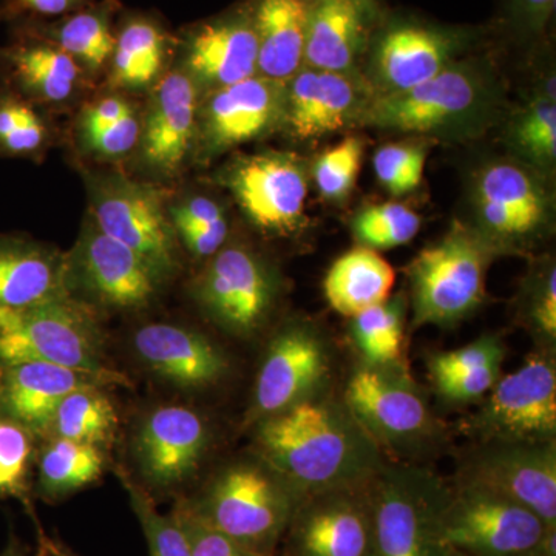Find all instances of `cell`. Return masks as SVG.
I'll use <instances>...</instances> for the list:
<instances>
[{"label": "cell", "mask_w": 556, "mask_h": 556, "mask_svg": "<svg viewBox=\"0 0 556 556\" xmlns=\"http://www.w3.org/2000/svg\"><path fill=\"white\" fill-rule=\"evenodd\" d=\"M181 70L208 93L258 75L254 22L229 17L201 25L186 39Z\"/></svg>", "instance_id": "484cf974"}, {"label": "cell", "mask_w": 556, "mask_h": 556, "mask_svg": "<svg viewBox=\"0 0 556 556\" xmlns=\"http://www.w3.org/2000/svg\"><path fill=\"white\" fill-rule=\"evenodd\" d=\"M49 141V126L36 105L0 83V156L38 159Z\"/></svg>", "instance_id": "8d00e7d4"}, {"label": "cell", "mask_w": 556, "mask_h": 556, "mask_svg": "<svg viewBox=\"0 0 556 556\" xmlns=\"http://www.w3.org/2000/svg\"><path fill=\"white\" fill-rule=\"evenodd\" d=\"M503 361L486 362L481 367L470 369L464 375L455 376L434 383L439 393L452 402H470L489 393L500 379Z\"/></svg>", "instance_id": "c3c4849f"}, {"label": "cell", "mask_w": 556, "mask_h": 556, "mask_svg": "<svg viewBox=\"0 0 556 556\" xmlns=\"http://www.w3.org/2000/svg\"><path fill=\"white\" fill-rule=\"evenodd\" d=\"M104 467L98 445L51 438L39 459V493L47 500L72 495L98 481Z\"/></svg>", "instance_id": "d6a6232c"}, {"label": "cell", "mask_w": 556, "mask_h": 556, "mask_svg": "<svg viewBox=\"0 0 556 556\" xmlns=\"http://www.w3.org/2000/svg\"><path fill=\"white\" fill-rule=\"evenodd\" d=\"M471 203L478 230L497 248L535 239L551 223V192L533 167L492 161L477 172Z\"/></svg>", "instance_id": "8fae6325"}, {"label": "cell", "mask_w": 556, "mask_h": 556, "mask_svg": "<svg viewBox=\"0 0 556 556\" xmlns=\"http://www.w3.org/2000/svg\"><path fill=\"white\" fill-rule=\"evenodd\" d=\"M208 447L206 420L186 405H163L146 415L135 434L141 477L156 490H174L195 473Z\"/></svg>", "instance_id": "ffe728a7"}, {"label": "cell", "mask_w": 556, "mask_h": 556, "mask_svg": "<svg viewBox=\"0 0 556 556\" xmlns=\"http://www.w3.org/2000/svg\"><path fill=\"white\" fill-rule=\"evenodd\" d=\"M67 255L27 237L0 233V309L70 298Z\"/></svg>", "instance_id": "4316f807"}, {"label": "cell", "mask_w": 556, "mask_h": 556, "mask_svg": "<svg viewBox=\"0 0 556 556\" xmlns=\"http://www.w3.org/2000/svg\"><path fill=\"white\" fill-rule=\"evenodd\" d=\"M300 503L302 496L266 463L230 466L200 500L189 501L208 526L257 556H274Z\"/></svg>", "instance_id": "3957f363"}, {"label": "cell", "mask_w": 556, "mask_h": 556, "mask_svg": "<svg viewBox=\"0 0 556 556\" xmlns=\"http://www.w3.org/2000/svg\"><path fill=\"white\" fill-rule=\"evenodd\" d=\"M420 225L422 219L412 207L387 201L362 208L353 219V233L358 247L379 252L409 243Z\"/></svg>", "instance_id": "74e56055"}, {"label": "cell", "mask_w": 556, "mask_h": 556, "mask_svg": "<svg viewBox=\"0 0 556 556\" xmlns=\"http://www.w3.org/2000/svg\"><path fill=\"white\" fill-rule=\"evenodd\" d=\"M90 0H7L0 9L5 14L31 13L38 16H67L89 3Z\"/></svg>", "instance_id": "681fc988"}, {"label": "cell", "mask_w": 556, "mask_h": 556, "mask_svg": "<svg viewBox=\"0 0 556 556\" xmlns=\"http://www.w3.org/2000/svg\"><path fill=\"white\" fill-rule=\"evenodd\" d=\"M139 135H141V115L134 105L108 129L79 139L78 146L91 159L118 161L137 152Z\"/></svg>", "instance_id": "7bdbcfd3"}, {"label": "cell", "mask_w": 556, "mask_h": 556, "mask_svg": "<svg viewBox=\"0 0 556 556\" xmlns=\"http://www.w3.org/2000/svg\"><path fill=\"white\" fill-rule=\"evenodd\" d=\"M399 367L365 365L351 376L346 408L369 438L399 455L426 450L439 437L427 402Z\"/></svg>", "instance_id": "9c48e42d"}, {"label": "cell", "mask_w": 556, "mask_h": 556, "mask_svg": "<svg viewBox=\"0 0 556 556\" xmlns=\"http://www.w3.org/2000/svg\"><path fill=\"white\" fill-rule=\"evenodd\" d=\"M444 556H467L460 554V552L452 551V548H445Z\"/></svg>", "instance_id": "f5cc1de1"}, {"label": "cell", "mask_w": 556, "mask_h": 556, "mask_svg": "<svg viewBox=\"0 0 556 556\" xmlns=\"http://www.w3.org/2000/svg\"><path fill=\"white\" fill-rule=\"evenodd\" d=\"M489 401L471 420L484 441H555L556 369L535 354L517 371L497 379Z\"/></svg>", "instance_id": "9a60e30c"}, {"label": "cell", "mask_w": 556, "mask_h": 556, "mask_svg": "<svg viewBox=\"0 0 556 556\" xmlns=\"http://www.w3.org/2000/svg\"><path fill=\"white\" fill-rule=\"evenodd\" d=\"M427 144L420 141L390 142L375 153L372 167L380 186L394 197L419 188L427 163Z\"/></svg>", "instance_id": "ab89813d"}, {"label": "cell", "mask_w": 556, "mask_h": 556, "mask_svg": "<svg viewBox=\"0 0 556 556\" xmlns=\"http://www.w3.org/2000/svg\"><path fill=\"white\" fill-rule=\"evenodd\" d=\"M408 299L399 292L380 305L357 314L351 334L362 356L371 367H399L404 348Z\"/></svg>", "instance_id": "e575fe53"}, {"label": "cell", "mask_w": 556, "mask_h": 556, "mask_svg": "<svg viewBox=\"0 0 556 556\" xmlns=\"http://www.w3.org/2000/svg\"><path fill=\"white\" fill-rule=\"evenodd\" d=\"M369 97L353 73L303 67L285 83L283 124L300 139L321 138L354 123Z\"/></svg>", "instance_id": "603a6c76"}, {"label": "cell", "mask_w": 556, "mask_h": 556, "mask_svg": "<svg viewBox=\"0 0 556 556\" xmlns=\"http://www.w3.org/2000/svg\"><path fill=\"white\" fill-rule=\"evenodd\" d=\"M118 475L129 495L131 510L144 532L150 556H192L188 535L177 517L172 511L169 515L160 514L144 485L138 484L126 471Z\"/></svg>", "instance_id": "f35d334b"}, {"label": "cell", "mask_w": 556, "mask_h": 556, "mask_svg": "<svg viewBox=\"0 0 556 556\" xmlns=\"http://www.w3.org/2000/svg\"><path fill=\"white\" fill-rule=\"evenodd\" d=\"M20 362L119 375L105 365L97 311L72 295L31 308L0 309V365Z\"/></svg>", "instance_id": "5b68a950"}, {"label": "cell", "mask_w": 556, "mask_h": 556, "mask_svg": "<svg viewBox=\"0 0 556 556\" xmlns=\"http://www.w3.org/2000/svg\"><path fill=\"white\" fill-rule=\"evenodd\" d=\"M497 247L477 228L455 223L408 266L413 327H450L475 313L485 298V278Z\"/></svg>", "instance_id": "277c9868"}, {"label": "cell", "mask_w": 556, "mask_h": 556, "mask_svg": "<svg viewBox=\"0 0 556 556\" xmlns=\"http://www.w3.org/2000/svg\"><path fill=\"white\" fill-rule=\"evenodd\" d=\"M511 149L533 169H551L556 159L554 84L533 98L508 127Z\"/></svg>", "instance_id": "d590c367"}, {"label": "cell", "mask_w": 556, "mask_h": 556, "mask_svg": "<svg viewBox=\"0 0 556 556\" xmlns=\"http://www.w3.org/2000/svg\"><path fill=\"white\" fill-rule=\"evenodd\" d=\"M225 185L249 218L269 233H289L302 225L308 199V167L288 152L241 156L225 172Z\"/></svg>", "instance_id": "5bb4252c"}, {"label": "cell", "mask_w": 556, "mask_h": 556, "mask_svg": "<svg viewBox=\"0 0 556 556\" xmlns=\"http://www.w3.org/2000/svg\"><path fill=\"white\" fill-rule=\"evenodd\" d=\"M394 281L393 266L378 251L357 247L332 263L324 281L325 298L336 313L351 318L390 299Z\"/></svg>", "instance_id": "f546056e"}, {"label": "cell", "mask_w": 556, "mask_h": 556, "mask_svg": "<svg viewBox=\"0 0 556 556\" xmlns=\"http://www.w3.org/2000/svg\"><path fill=\"white\" fill-rule=\"evenodd\" d=\"M130 387L124 375H98L46 362L0 365V413L27 427L33 434L46 433L62 399L84 388Z\"/></svg>", "instance_id": "44dd1931"}, {"label": "cell", "mask_w": 556, "mask_h": 556, "mask_svg": "<svg viewBox=\"0 0 556 556\" xmlns=\"http://www.w3.org/2000/svg\"><path fill=\"white\" fill-rule=\"evenodd\" d=\"M368 13L369 5L356 0L309 3L303 67L353 73L364 47Z\"/></svg>", "instance_id": "83f0119b"}, {"label": "cell", "mask_w": 556, "mask_h": 556, "mask_svg": "<svg viewBox=\"0 0 556 556\" xmlns=\"http://www.w3.org/2000/svg\"><path fill=\"white\" fill-rule=\"evenodd\" d=\"M90 218L113 240L137 252L164 280L179 268L178 237L166 192L121 174H87Z\"/></svg>", "instance_id": "52a82bcc"}, {"label": "cell", "mask_w": 556, "mask_h": 556, "mask_svg": "<svg viewBox=\"0 0 556 556\" xmlns=\"http://www.w3.org/2000/svg\"><path fill=\"white\" fill-rule=\"evenodd\" d=\"M167 211H169L170 223L177 236L179 232L190 229L229 226L223 207L217 201L204 195L186 197L178 203L172 204Z\"/></svg>", "instance_id": "7dc6e473"}, {"label": "cell", "mask_w": 556, "mask_h": 556, "mask_svg": "<svg viewBox=\"0 0 556 556\" xmlns=\"http://www.w3.org/2000/svg\"><path fill=\"white\" fill-rule=\"evenodd\" d=\"M556 0H514L519 20L530 31L540 33L554 16Z\"/></svg>", "instance_id": "f907efd6"}, {"label": "cell", "mask_w": 556, "mask_h": 556, "mask_svg": "<svg viewBox=\"0 0 556 556\" xmlns=\"http://www.w3.org/2000/svg\"><path fill=\"white\" fill-rule=\"evenodd\" d=\"M172 514L181 522L188 535L192 556H257L244 551L228 536L208 526L193 511L188 500H179Z\"/></svg>", "instance_id": "f6af8a7d"}, {"label": "cell", "mask_w": 556, "mask_h": 556, "mask_svg": "<svg viewBox=\"0 0 556 556\" xmlns=\"http://www.w3.org/2000/svg\"><path fill=\"white\" fill-rule=\"evenodd\" d=\"M447 486L422 468H380L368 482L372 556H444L441 511Z\"/></svg>", "instance_id": "8992f818"}, {"label": "cell", "mask_w": 556, "mask_h": 556, "mask_svg": "<svg viewBox=\"0 0 556 556\" xmlns=\"http://www.w3.org/2000/svg\"><path fill=\"white\" fill-rule=\"evenodd\" d=\"M167 54V38L159 25L134 20L116 33L110 60V83L126 91L148 90L161 79Z\"/></svg>", "instance_id": "4dcf8cb0"}, {"label": "cell", "mask_w": 556, "mask_h": 556, "mask_svg": "<svg viewBox=\"0 0 556 556\" xmlns=\"http://www.w3.org/2000/svg\"><path fill=\"white\" fill-rule=\"evenodd\" d=\"M526 318L546 342L556 339V269L546 265L526 291Z\"/></svg>", "instance_id": "bcb514c9"}, {"label": "cell", "mask_w": 556, "mask_h": 556, "mask_svg": "<svg viewBox=\"0 0 556 556\" xmlns=\"http://www.w3.org/2000/svg\"><path fill=\"white\" fill-rule=\"evenodd\" d=\"M309 2L306 0H258L255 35L258 42V75L288 83L305 65Z\"/></svg>", "instance_id": "f1b7e54d"}, {"label": "cell", "mask_w": 556, "mask_h": 556, "mask_svg": "<svg viewBox=\"0 0 556 556\" xmlns=\"http://www.w3.org/2000/svg\"><path fill=\"white\" fill-rule=\"evenodd\" d=\"M368 482L303 497L285 533L287 555L372 556Z\"/></svg>", "instance_id": "2e32d148"}, {"label": "cell", "mask_w": 556, "mask_h": 556, "mask_svg": "<svg viewBox=\"0 0 556 556\" xmlns=\"http://www.w3.org/2000/svg\"><path fill=\"white\" fill-rule=\"evenodd\" d=\"M324 340L306 325H289L269 343L255 380L251 419L263 420L313 399L327 379Z\"/></svg>", "instance_id": "ac0fdd59"}, {"label": "cell", "mask_w": 556, "mask_h": 556, "mask_svg": "<svg viewBox=\"0 0 556 556\" xmlns=\"http://www.w3.org/2000/svg\"><path fill=\"white\" fill-rule=\"evenodd\" d=\"M364 139L350 137L318 156L314 164V181L327 201H342L356 186L364 160Z\"/></svg>", "instance_id": "b9f144b4"}, {"label": "cell", "mask_w": 556, "mask_h": 556, "mask_svg": "<svg viewBox=\"0 0 556 556\" xmlns=\"http://www.w3.org/2000/svg\"><path fill=\"white\" fill-rule=\"evenodd\" d=\"M495 102V87L485 72L453 62L413 89L371 94L354 123L404 134H464L489 119Z\"/></svg>", "instance_id": "7a4b0ae2"}, {"label": "cell", "mask_w": 556, "mask_h": 556, "mask_svg": "<svg viewBox=\"0 0 556 556\" xmlns=\"http://www.w3.org/2000/svg\"><path fill=\"white\" fill-rule=\"evenodd\" d=\"M463 46L456 33L428 25L387 28L372 53L371 94L396 93L427 83L456 62Z\"/></svg>", "instance_id": "7402d4cb"}, {"label": "cell", "mask_w": 556, "mask_h": 556, "mask_svg": "<svg viewBox=\"0 0 556 556\" xmlns=\"http://www.w3.org/2000/svg\"><path fill=\"white\" fill-rule=\"evenodd\" d=\"M547 527L532 510L482 486H447L441 543L467 556H533ZM555 527V526H554Z\"/></svg>", "instance_id": "ba28073f"}, {"label": "cell", "mask_w": 556, "mask_h": 556, "mask_svg": "<svg viewBox=\"0 0 556 556\" xmlns=\"http://www.w3.org/2000/svg\"><path fill=\"white\" fill-rule=\"evenodd\" d=\"M87 73L38 33L21 31L0 47V83L35 105H62L86 86Z\"/></svg>", "instance_id": "cb8c5ba5"}, {"label": "cell", "mask_w": 556, "mask_h": 556, "mask_svg": "<svg viewBox=\"0 0 556 556\" xmlns=\"http://www.w3.org/2000/svg\"><path fill=\"white\" fill-rule=\"evenodd\" d=\"M2 17H3V11L0 10V21H2Z\"/></svg>", "instance_id": "11a10c76"}, {"label": "cell", "mask_w": 556, "mask_h": 556, "mask_svg": "<svg viewBox=\"0 0 556 556\" xmlns=\"http://www.w3.org/2000/svg\"><path fill=\"white\" fill-rule=\"evenodd\" d=\"M263 460L303 497L367 484L386 466L380 447L345 404L313 397L260 420Z\"/></svg>", "instance_id": "6da1fadb"}, {"label": "cell", "mask_w": 556, "mask_h": 556, "mask_svg": "<svg viewBox=\"0 0 556 556\" xmlns=\"http://www.w3.org/2000/svg\"><path fill=\"white\" fill-rule=\"evenodd\" d=\"M65 255L70 294L93 308H146L166 281L137 252L102 232L91 218Z\"/></svg>", "instance_id": "30bf717a"}, {"label": "cell", "mask_w": 556, "mask_h": 556, "mask_svg": "<svg viewBox=\"0 0 556 556\" xmlns=\"http://www.w3.org/2000/svg\"><path fill=\"white\" fill-rule=\"evenodd\" d=\"M285 83L255 75L208 93L195 149L204 160L266 137L283 124Z\"/></svg>", "instance_id": "e0dca14e"}, {"label": "cell", "mask_w": 556, "mask_h": 556, "mask_svg": "<svg viewBox=\"0 0 556 556\" xmlns=\"http://www.w3.org/2000/svg\"><path fill=\"white\" fill-rule=\"evenodd\" d=\"M73 58L87 75L108 67L115 50L116 35L108 9H80L53 27L38 33Z\"/></svg>", "instance_id": "1f68e13d"}, {"label": "cell", "mask_w": 556, "mask_h": 556, "mask_svg": "<svg viewBox=\"0 0 556 556\" xmlns=\"http://www.w3.org/2000/svg\"><path fill=\"white\" fill-rule=\"evenodd\" d=\"M356 2L365 3V5L371 7V0H356Z\"/></svg>", "instance_id": "db71d44e"}, {"label": "cell", "mask_w": 556, "mask_h": 556, "mask_svg": "<svg viewBox=\"0 0 556 556\" xmlns=\"http://www.w3.org/2000/svg\"><path fill=\"white\" fill-rule=\"evenodd\" d=\"M118 424L115 405L102 388H84L62 399L46 433L102 448L115 438Z\"/></svg>", "instance_id": "836d02e7"}, {"label": "cell", "mask_w": 556, "mask_h": 556, "mask_svg": "<svg viewBox=\"0 0 556 556\" xmlns=\"http://www.w3.org/2000/svg\"><path fill=\"white\" fill-rule=\"evenodd\" d=\"M200 91L181 68L156 84L141 115L137 155L148 174L177 177L195 149Z\"/></svg>", "instance_id": "d6986e66"}, {"label": "cell", "mask_w": 556, "mask_h": 556, "mask_svg": "<svg viewBox=\"0 0 556 556\" xmlns=\"http://www.w3.org/2000/svg\"><path fill=\"white\" fill-rule=\"evenodd\" d=\"M139 361L159 378L182 390L215 386L228 371V361L199 331L172 324H150L135 331Z\"/></svg>", "instance_id": "d4e9b609"}, {"label": "cell", "mask_w": 556, "mask_h": 556, "mask_svg": "<svg viewBox=\"0 0 556 556\" xmlns=\"http://www.w3.org/2000/svg\"><path fill=\"white\" fill-rule=\"evenodd\" d=\"M0 556H30V554H28L27 547L21 543L20 538L10 535L9 543Z\"/></svg>", "instance_id": "816d5d0a"}, {"label": "cell", "mask_w": 556, "mask_h": 556, "mask_svg": "<svg viewBox=\"0 0 556 556\" xmlns=\"http://www.w3.org/2000/svg\"><path fill=\"white\" fill-rule=\"evenodd\" d=\"M193 295L219 327L236 336H251L273 311L277 280L265 260L232 244L212 255L193 283Z\"/></svg>", "instance_id": "7c38bea8"}, {"label": "cell", "mask_w": 556, "mask_h": 556, "mask_svg": "<svg viewBox=\"0 0 556 556\" xmlns=\"http://www.w3.org/2000/svg\"><path fill=\"white\" fill-rule=\"evenodd\" d=\"M33 437L27 427L0 413V496L17 497L27 503Z\"/></svg>", "instance_id": "60d3db41"}, {"label": "cell", "mask_w": 556, "mask_h": 556, "mask_svg": "<svg viewBox=\"0 0 556 556\" xmlns=\"http://www.w3.org/2000/svg\"><path fill=\"white\" fill-rule=\"evenodd\" d=\"M504 356H506V350L501 340L493 336H484L459 350L434 354L428 362V367H430L431 379L437 383L464 375L486 362L504 361Z\"/></svg>", "instance_id": "ee69618b"}, {"label": "cell", "mask_w": 556, "mask_h": 556, "mask_svg": "<svg viewBox=\"0 0 556 556\" xmlns=\"http://www.w3.org/2000/svg\"><path fill=\"white\" fill-rule=\"evenodd\" d=\"M459 482L515 501L556 526L555 441H485L468 456Z\"/></svg>", "instance_id": "4fadbf2b"}]
</instances>
